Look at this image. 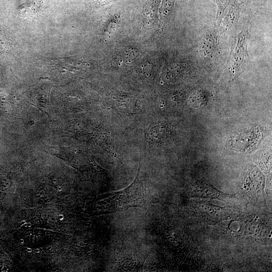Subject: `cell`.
<instances>
[{
  "mask_svg": "<svg viewBox=\"0 0 272 272\" xmlns=\"http://www.w3.org/2000/svg\"><path fill=\"white\" fill-rule=\"evenodd\" d=\"M25 227H27V223H25L24 225Z\"/></svg>",
  "mask_w": 272,
  "mask_h": 272,
  "instance_id": "obj_14",
  "label": "cell"
},
{
  "mask_svg": "<svg viewBox=\"0 0 272 272\" xmlns=\"http://www.w3.org/2000/svg\"><path fill=\"white\" fill-rule=\"evenodd\" d=\"M25 223H26V222H25V221H23L21 222L20 225H21V226H23L24 224Z\"/></svg>",
  "mask_w": 272,
  "mask_h": 272,
  "instance_id": "obj_8",
  "label": "cell"
},
{
  "mask_svg": "<svg viewBox=\"0 0 272 272\" xmlns=\"http://www.w3.org/2000/svg\"><path fill=\"white\" fill-rule=\"evenodd\" d=\"M11 47L10 39L0 28V55L8 52Z\"/></svg>",
  "mask_w": 272,
  "mask_h": 272,
  "instance_id": "obj_4",
  "label": "cell"
},
{
  "mask_svg": "<svg viewBox=\"0 0 272 272\" xmlns=\"http://www.w3.org/2000/svg\"><path fill=\"white\" fill-rule=\"evenodd\" d=\"M19 241L22 244H23L24 243V240L22 239H20Z\"/></svg>",
  "mask_w": 272,
  "mask_h": 272,
  "instance_id": "obj_9",
  "label": "cell"
},
{
  "mask_svg": "<svg viewBox=\"0 0 272 272\" xmlns=\"http://www.w3.org/2000/svg\"><path fill=\"white\" fill-rule=\"evenodd\" d=\"M35 251L36 252H37V253H39V251H40V250H39V249H38V248H37V249H36L35 250Z\"/></svg>",
  "mask_w": 272,
  "mask_h": 272,
  "instance_id": "obj_10",
  "label": "cell"
},
{
  "mask_svg": "<svg viewBox=\"0 0 272 272\" xmlns=\"http://www.w3.org/2000/svg\"><path fill=\"white\" fill-rule=\"evenodd\" d=\"M47 249L48 250H51V246H49L47 247Z\"/></svg>",
  "mask_w": 272,
  "mask_h": 272,
  "instance_id": "obj_12",
  "label": "cell"
},
{
  "mask_svg": "<svg viewBox=\"0 0 272 272\" xmlns=\"http://www.w3.org/2000/svg\"><path fill=\"white\" fill-rule=\"evenodd\" d=\"M140 163L137 176L131 184L122 190L106 194L98 201L97 209L110 213L144 205L146 195L140 180Z\"/></svg>",
  "mask_w": 272,
  "mask_h": 272,
  "instance_id": "obj_1",
  "label": "cell"
},
{
  "mask_svg": "<svg viewBox=\"0 0 272 272\" xmlns=\"http://www.w3.org/2000/svg\"><path fill=\"white\" fill-rule=\"evenodd\" d=\"M39 12V5L35 3L22 5L19 9V15L21 17H27L34 16Z\"/></svg>",
  "mask_w": 272,
  "mask_h": 272,
  "instance_id": "obj_3",
  "label": "cell"
},
{
  "mask_svg": "<svg viewBox=\"0 0 272 272\" xmlns=\"http://www.w3.org/2000/svg\"><path fill=\"white\" fill-rule=\"evenodd\" d=\"M47 198V197H45V199H46Z\"/></svg>",
  "mask_w": 272,
  "mask_h": 272,
  "instance_id": "obj_18",
  "label": "cell"
},
{
  "mask_svg": "<svg viewBox=\"0 0 272 272\" xmlns=\"http://www.w3.org/2000/svg\"><path fill=\"white\" fill-rule=\"evenodd\" d=\"M100 1H104V2H107V1H111V0H100Z\"/></svg>",
  "mask_w": 272,
  "mask_h": 272,
  "instance_id": "obj_13",
  "label": "cell"
},
{
  "mask_svg": "<svg viewBox=\"0 0 272 272\" xmlns=\"http://www.w3.org/2000/svg\"><path fill=\"white\" fill-rule=\"evenodd\" d=\"M219 8V12L222 13L226 8L230 0H216Z\"/></svg>",
  "mask_w": 272,
  "mask_h": 272,
  "instance_id": "obj_5",
  "label": "cell"
},
{
  "mask_svg": "<svg viewBox=\"0 0 272 272\" xmlns=\"http://www.w3.org/2000/svg\"><path fill=\"white\" fill-rule=\"evenodd\" d=\"M48 234H49V233H48V232H46V233H45V235H48Z\"/></svg>",
  "mask_w": 272,
  "mask_h": 272,
  "instance_id": "obj_16",
  "label": "cell"
},
{
  "mask_svg": "<svg viewBox=\"0 0 272 272\" xmlns=\"http://www.w3.org/2000/svg\"><path fill=\"white\" fill-rule=\"evenodd\" d=\"M31 224L30 223H27V227H30L31 226Z\"/></svg>",
  "mask_w": 272,
  "mask_h": 272,
  "instance_id": "obj_11",
  "label": "cell"
},
{
  "mask_svg": "<svg viewBox=\"0 0 272 272\" xmlns=\"http://www.w3.org/2000/svg\"><path fill=\"white\" fill-rule=\"evenodd\" d=\"M262 126H252L240 129L228 140V145L233 149L241 152L250 151L256 148L265 133Z\"/></svg>",
  "mask_w": 272,
  "mask_h": 272,
  "instance_id": "obj_2",
  "label": "cell"
},
{
  "mask_svg": "<svg viewBox=\"0 0 272 272\" xmlns=\"http://www.w3.org/2000/svg\"><path fill=\"white\" fill-rule=\"evenodd\" d=\"M58 218L60 220H62L63 219V216L62 215H59L58 216Z\"/></svg>",
  "mask_w": 272,
  "mask_h": 272,
  "instance_id": "obj_6",
  "label": "cell"
},
{
  "mask_svg": "<svg viewBox=\"0 0 272 272\" xmlns=\"http://www.w3.org/2000/svg\"><path fill=\"white\" fill-rule=\"evenodd\" d=\"M53 182H56V180H55V179L53 180Z\"/></svg>",
  "mask_w": 272,
  "mask_h": 272,
  "instance_id": "obj_17",
  "label": "cell"
},
{
  "mask_svg": "<svg viewBox=\"0 0 272 272\" xmlns=\"http://www.w3.org/2000/svg\"><path fill=\"white\" fill-rule=\"evenodd\" d=\"M58 191H61V187H58Z\"/></svg>",
  "mask_w": 272,
  "mask_h": 272,
  "instance_id": "obj_15",
  "label": "cell"
},
{
  "mask_svg": "<svg viewBox=\"0 0 272 272\" xmlns=\"http://www.w3.org/2000/svg\"><path fill=\"white\" fill-rule=\"evenodd\" d=\"M27 251L28 252H31L32 251V249L30 248H27Z\"/></svg>",
  "mask_w": 272,
  "mask_h": 272,
  "instance_id": "obj_7",
  "label": "cell"
}]
</instances>
